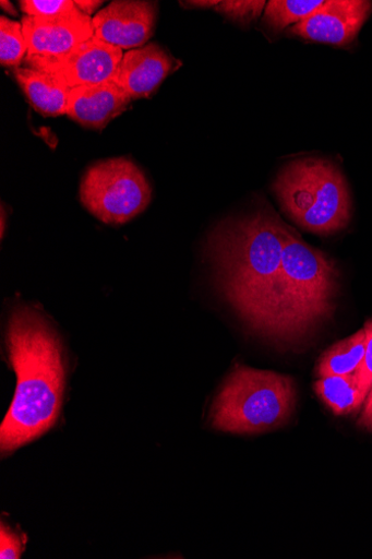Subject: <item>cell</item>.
I'll return each instance as SVG.
<instances>
[{"label": "cell", "instance_id": "1", "mask_svg": "<svg viewBox=\"0 0 372 559\" xmlns=\"http://www.w3.org/2000/svg\"><path fill=\"white\" fill-rule=\"evenodd\" d=\"M280 222L268 212L228 219L212 231L207 248L233 309L254 332L283 345Z\"/></svg>", "mask_w": 372, "mask_h": 559}, {"label": "cell", "instance_id": "2", "mask_svg": "<svg viewBox=\"0 0 372 559\" xmlns=\"http://www.w3.org/2000/svg\"><path fill=\"white\" fill-rule=\"evenodd\" d=\"M7 348L16 391L0 428V450L9 454L45 435L62 411L67 365L61 338L37 310L22 305L7 326Z\"/></svg>", "mask_w": 372, "mask_h": 559}, {"label": "cell", "instance_id": "3", "mask_svg": "<svg viewBox=\"0 0 372 559\" xmlns=\"http://www.w3.org/2000/svg\"><path fill=\"white\" fill-rule=\"evenodd\" d=\"M280 230L284 241L280 282L283 345L292 346L333 316L339 271L327 253L309 246L283 221Z\"/></svg>", "mask_w": 372, "mask_h": 559}, {"label": "cell", "instance_id": "4", "mask_svg": "<svg viewBox=\"0 0 372 559\" xmlns=\"http://www.w3.org/2000/svg\"><path fill=\"white\" fill-rule=\"evenodd\" d=\"M297 389L291 377L236 365L209 412L212 428L235 435H259L292 418Z\"/></svg>", "mask_w": 372, "mask_h": 559}, {"label": "cell", "instance_id": "5", "mask_svg": "<svg viewBox=\"0 0 372 559\" xmlns=\"http://www.w3.org/2000/svg\"><path fill=\"white\" fill-rule=\"evenodd\" d=\"M283 211L300 227L328 236L345 229L352 216L347 181L335 164L305 158L287 165L274 182Z\"/></svg>", "mask_w": 372, "mask_h": 559}, {"label": "cell", "instance_id": "6", "mask_svg": "<svg viewBox=\"0 0 372 559\" xmlns=\"http://www.w3.org/2000/svg\"><path fill=\"white\" fill-rule=\"evenodd\" d=\"M151 186L129 158H112L91 166L83 176L80 199L85 210L104 224L123 225L149 205Z\"/></svg>", "mask_w": 372, "mask_h": 559}, {"label": "cell", "instance_id": "7", "mask_svg": "<svg viewBox=\"0 0 372 559\" xmlns=\"http://www.w3.org/2000/svg\"><path fill=\"white\" fill-rule=\"evenodd\" d=\"M123 49L92 37L59 60L25 58L27 68L55 74L71 88L116 80L123 60Z\"/></svg>", "mask_w": 372, "mask_h": 559}, {"label": "cell", "instance_id": "8", "mask_svg": "<svg viewBox=\"0 0 372 559\" xmlns=\"http://www.w3.org/2000/svg\"><path fill=\"white\" fill-rule=\"evenodd\" d=\"M27 58L59 60L94 37L93 20L77 9L55 17L22 20Z\"/></svg>", "mask_w": 372, "mask_h": 559}, {"label": "cell", "instance_id": "9", "mask_svg": "<svg viewBox=\"0 0 372 559\" xmlns=\"http://www.w3.org/2000/svg\"><path fill=\"white\" fill-rule=\"evenodd\" d=\"M372 12L367 0H328L313 14L289 28L305 40L347 46L352 43Z\"/></svg>", "mask_w": 372, "mask_h": 559}, {"label": "cell", "instance_id": "10", "mask_svg": "<svg viewBox=\"0 0 372 559\" xmlns=\"http://www.w3.org/2000/svg\"><path fill=\"white\" fill-rule=\"evenodd\" d=\"M156 20L157 3L113 2L93 19L94 36L121 49L140 48L153 36Z\"/></svg>", "mask_w": 372, "mask_h": 559}, {"label": "cell", "instance_id": "11", "mask_svg": "<svg viewBox=\"0 0 372 559\" xmlns=\"http://www.w3.org/2000/svg\"><path fill=\"white\" fill-rule=\"evenodd\" d=\"M181 67L164 47L156 43L131 49L123 57L116 81L132 99L152 96L164 81Z\"/></svg>", "mask_w": 372, "mask_h": 559}, {"label": "cell", "instance_id": "12", "mask_svg": "<svg viewBox=\"0 0 372 559\" xmlns=\"http://www.w3.org/2000/svg\"><path fill=\"white\" fill-rule=\"evenodd\" d=\"M132 102L131 96L116 81L72 88L67 115L91 130L100 131L124 114Z\"/></svg>", "mask_w": 372, "mask_h": 559}, {"label": "cell", "instance_id": "13", "mask_svg": "<svg viewBox=\"0 0 372 559\" xmlns=\"http://www.w3.org/2000/svg\"><path fill=\"white\" fill-rule=\"evenodd\" d=\"M14 75L29 104L39 115H67L72 88L63 79L31 68L14 69Z\"/></svg>", "mask_w": 372, "mask_h": 559}, {"label": "cell", "instance_id": "14", "mask_svg": "<svg viewBox=\"0 0 372 559\" xmlns=\"http://www.w3.org/2000/svg\"><path fill=\"white\" fill-rule=\"evenodd\" d=\"M313 389L317 397L338 417L360 414L367 397L359 386L356 372L317 379Z\"/></svg>", "mask_w": 372, "mask_h": 559}, {"label": "cell", "instance_id": "15", "mask_svg": "<svg viewBox=\"0 0 372 559\" xmlns=\"http://www.w3.org/2000/svg\"><path fill=\"white\" fill-rule=\"evenodd\" d=\"M364 354L365 333L362 328L327 348L317 359L315 374L317 379L352 374L361 366Z\"/></svg>", "mask_w": 372, "mask_h": 559}, {"label": "cell", "instance_id": "16", "mask_svg": "<svg viewBox=\"0 0 372 559\" xmlns=\"http://www.w3.org/2000/svg\"><path fill=\"white\" fill-rule=\"evenodd\" d=\"M324 4V0H272L265 7L263 24L272 32L280 33L302 22Z\"/></svg>", "mask_w": 372, "mask_h": 559}, {"label": "cell", "instance_id": "17", "mask_svg": "<svg viewBox=\"0 0 372 559\" xmlns=\"http://www.w3.org/2000/svg\"><path fill=\"white\" fill-rule=\"evenodd\" d=\"M27 52L23 24L2 16L0 19V64L19 69L27 57Z\"/></svg>", "mask_w": 372, "mask_h": 559}, {"label": "cell", "instance_id": "18", "mask_svg": "<svg viewBox=\"0 0 372 559\" xmlns=\"http://www.w3.org/2000/svg\"><path fill=\"white\" fill-rule=\"evenodd\" d=\"M267 3L263 0H227L220 2L215 10L232 22L248 25L261 15Z\"/></svg>", "mask_w": 372, "mask_h": 559}, {"label": "cell", "instance_id": "19", "mask_svg": "<svg viewBox=\"0 0 372 559\" xmlns=\"http://www.w3.org/2000/svg\"><path fill=\"white\" fill-rule=\"evenodd\" d=\"M21 9L26 16L55 17L76 9L72 0H23Z\"/></svg>", "mask_w": 372, "mask_h": 559}, {"label": "cell", "instance_id": "20", "mask_svg": "<svg viewBox=\"0 0 372 559\" xmlns=\"http://www.w3.org/2000/svg\"><path fill=\"white\" fill-rule=\"evenodd\" d=\"M363 330L365 333V354L363 361L356 371L361 391L368 396L372 388V319L368 320Z\"/></svg>", "mask_w": 372, "mask_h": 559}, {"label": "cell", "instance_id": "21", "mask_svg": "<svg viewBox=\"0 0 372 559\" xmlns=\"http://www.w3.org/2000/svg\"><path fill=\"white\" fill-rule=\"evenodd\" d=\"M0 558L2 559H19L24 550V543L19 535L13 532L9 526L2 523V531H0Z\"/></svg>", "mask_w": 372, "mask_h": 559}, {"label": "cell", "instance_id": "22", "mask_svg": "<svg viewBox=\"0 0 372 559\" xmlns=\"http://www.w3.org/2000/svg\"><path fill=\"white\" fill-rule=\"evenodd\" d=\"M357 426L360 429L372 433V388L362 405V409L357 420Z\"/></svg>", "mask_w": 372, "mask_h": 559}, {"label": "cell", "instance_id": "23", "mask_svg": "<svg viewBox=\"0 0 372 559\" xmlns=\"http://www.w3.org/2000/svg\"><path fill=\"white\" fill-rule=\"evenodd\" d=\"M74 4L81 13L91 17L103 5V2H94V0H75Z\"/></svg>", "mask_w": 372, "mask_h": 559}, {"label": "cell", "instance_id": "24", "mask_svg": "<svg viewBox=\"0 0 372 559\" xmlns=\"http://www.w3.org/2000/svg\"><path fill=\"white\" fill-rule=\"evenodd\" d=\"M220 2H181V5L187 9H207V8H216Z\"/></svg>", "mask_w": 372, "mask_h": 559}, {"label": "cell", "instance_id": "25", "mask_svg": "<svg viewBox=\"0 0 372 559\" xmlns=\"http://www.w3.org/2000/svg\"><path fill=\"white\" fill-rule=\"evenodd\" d=\"M0 7H2V9L11 15L17 16V11L11 2H4L3 0V2H0Z\"/></svg>", "mask_w": 372, "mask_h": 559}, {"label": "cell", "instance_id": "26", "mask_svg": "<svg viewBox=\"0 0 372 559\" xmlns=\"http://www.w3.org/2000/svg\"><path fill=\"white\" fill-rule=\"evenodd\" d=\"M5 219H7V218H5V210H4V207H3V209H2V238H4V236H5V228H7V226H5Z\"/></svg>", "mask_w": 372, "mask_h": 559}]
</instances>
